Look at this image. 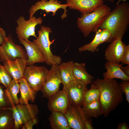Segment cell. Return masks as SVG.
<instances>
[{
    "mask_svg": "<svg viewBox=\"0 0 129 129\" xmlns=\"http://www.w3.org/2000/svg\"><path fill=\"white\" fill-rule=\"evenodd\" d=\"M48 119L52 129H70L64 113L59 112H51Z\"/></svg>",
    "mask_w": 129,
    "mask_h": 129,
    "instance_id": "22",
    "label": "cell"
},
{
    "mask_svg": "<svg viewBox=\"0 0 129 129\" xmlns=\"http://www.w3.org/2000/svg\"><path fill=\"white\" fill-rule=\"evenodd\" d=\"M123 64L116 63L107 61L105 67L106 71L103 75L104 79H118L122 81H129V76L125 74L122 70L121 67Z\"/></svg>",
    "mask_w": 129,
    "mask_h": 129,
    "instance_id": "17",
    "label": "cell"
},
{
    "mask_svg": "<svg viewBox=\"0 0 129 129\" xmlns=\"http://www.w3.org/2000/svg\"><path fill=\"white\" fill-rule=\"evenodd\" d=\"M99 95L98 89L92 83L90 88L85 91L83 105L99 100Z\"/></svg>",
    "mask_w": 129,
    "mask_h": 129,
    "instance_id": "27",
    "label": "cell"
},
{
    "mask_svg": "<svg viewBox=\"0 0 129 129\" xmlns=\"http://www.w3.org/2000/svg\"><path fill=\"white\" fill-rule=\"evenodd\" d=\"M11 106L5 96V89L0 85V111L3 108Z\"/></svg>",
    "mask_w": 129,
    "mask_h": 129,
    "instance_id": "30",
    "label": "cell"
},
{
    "mask_svg": "<svg viewBox=\"0 0 129 129\" xmlns=\"http://www.w3.org/2000/svg\"><path fill=\"white\" fill-rule=\"evenodd\" d=\"M129 25V4L126 2L117 5L107 16L100 28L109 29L112 32L109 42L118 38L122 39Z\"/></svg>",
    "mask_w": 129,
    "mask_h": 129,
    "instance_id": "2",
    "label": "cell"
},
{
    "mask_svg": "<svg viewBox=\"0 0 129 129\" xmlns=\"http://www.w3.org/2000/svg\"><path fill=\"white\" fill-rule=\"evenodd\" d=\"M18 81L20 84V92L19 103L28 104L29 101L34 102L37 92L33 90L23 77L18 80Z\"/></svg>",
    "mask_w": 129,
    "mask_h": 129,
    "instance_id": "18",
    "label": "cell"
},
{
    "mask_svg": "<svg viewBox=\"0 0 129 129\" xmlns=\"http://www.w3.org/2000/svg\"><path fill=\"white\" fill-rule=\"evenodd\" d=\"M122 64H129V45H126L121 61Z\"/></svg>",
    "mask_w": 129,
    "mask_h": 129,
    "instance_id": "34",
    "label": "cell"
},
{
    "mask_svg": "<svg viewBox=\"0 0 129 129\" xmlns=\"http://www.w3.org/2000/svg\"><path fill=\"white\" fill-rule=\"evenodd\" d=\"M5 31L3 29L0 27V44H2L6 38Z\"/></svg>",
    "mask_w": 129,
    "mask_h": 129,
    "instance_id": "35",
    "label": "cell"
},
{
    "mask_svg": "<svg viewBox=\"0 0 129 129\" xmlns=\"http://www.w3.org/2000/svg\"><path fill=\"white\" fill-rule=\"evenodd\" d=\"M18 58L27 59L28 57L24 49L15 44L11 35H9L0 46V61L4 62L8 60H14Z\"/></svg>",
    "mask_w": 129,
    "mask_h": 129,
    "instance_id": "7",
    "label": "cell"
},
{
    "mask_svg": "<svg viewBox=\"0 0 129 129\" xmlns=\"http://www.w3.org/2000/svg\"><path fill=\"white\" fill-rule=\"evenodd\" d=\"M61 2L58 0H41L36 2L32 5L29 10V18L32 17L35 13L38 10H41L45 11L47 13L51 12L52 16L55 15L56 12L59 9H62L64 10V12L61 16L62 19L67 16L66 9L68 5L67 4H61Z\"/></svg>",
    "mask_w": 129,
    "mask_h": 129,
    "instance_id": "11",
    "label": "cell"
},
{
    "mask_svg": "<svg viewBox=\"0 0 129 129\" xmlns=\"http://www.w3.org/2000/svg\"><path fill=\"white\" fill-rule=\"evenodd\" d=\"M102 30L101 28L98 29L95 32L96 34L93 40L89 43L80 47L78 49L79 52H81L87 51L94 53L100 44V38Z\"/></svg>",
    "mask_w": 129,
    "mask_h": 129,
    "instance_id": "26",
    "label": "cell"
},
{
    "mask_svg": "<svg viewBox=\"0 0 129 129\" xmlns=\"http://www.w3.org/2000/svg\"><path fill=\"white\" fill-rule=\"evenodd\" d=\"M42 22L41 17L37 18L33 16L27 21L23 16H19L16 21L17 26L16 30L17 37L22 38L25 40H28L30 36L37 38L35 31V27L37 25H41Z\"/></svg>",
    "mask_w": 129,
    "mask_h": 129,
    "instance_id": "10",
    "label": "cell"
},
{
    "mask_svg": "<svg viewBox=\"0 0 129 129\" xmlns=\"http://www.w3.org/2000/svg\"><path fill=\"white\" fill-rule=\"evenodd\" d=\"M15 122L11 111L5 108L0 111V129H14Z\"/></svg>",
    "mask_w": 129,
    "mask_h": 129,
    "instance_id": "24",
    "label": "cell"
},
{
    "mask_svg": "<svg viewBox=\"0 0 129 129\" xmlns=\"http://www.w3.org/2000/svg\"><path fill=\"white\" fill-rule=\"evenodd\" d=\"M38 36L33 42L37 45L43 54L45 62L49 65L53 64H59L62 62V59L59 56L54 55L52 52L50 46L54 43V39L51 41L49 38L50 33H52L50 28L42 26L40 29L38 31Z\"/></svg>",
    "mask_w": 129,
    "mask_h": 129,
    "instance_id": "4",
    "label": "cell"
},
{
    "mask_svg": "<svg viewBox=\"0 0 129 129\" xmlns=\"http://www.w3.org/2000/svg\"><path fill=\"white\" fill-rule=\"evenodd\" d=\"M127 0H118L117 3L116 4V5H118V4L120 3V2L122 1H123V2H126Z\"/></svg>",
    "mask_w": 129,
    "mask_h": 129,
    "instance_id": "38",
    "label": "cell"
},
{
    "mask_svg": "<svg viewBox=\"0 0 129 129\" xmlns=\"http://www.w3.org/2000/svg\"><path fill=\"white\" fill-rule=\"evenodd\" d=\"M47 107L51 112H59L64 113L70 104L67 94L63 89L59 90L48 98Z\"/></svg>",
    "mask_w": 129,
    "mask_h": 129,
    "instance_id": "12",
    "label": "cell"
},
{
    "mask_svg": "<svg viewBox=\"0 0 129 129\" xmlns=\"http://www.w3.org/2000/svg\"><path fill=\"white\" fill-rule=\"evenodd\" d=\"M20 43L24 47L28 58L27 65H33L34 64L45 62L44 56L36 44L33 42L29 40H25L22 38L17 37Z\"/></svg>",
    "mask_w": 129,
    "mask_h": 129,
    "instance_id": "14",
    "label": "cell"
},
{
    "mask_svg": "<svg viewBox=\"0 0 129 129\" xmlns=\"http://www.w3.org/2000/svg\"><path fill=\"white\" fill-rule=\"evenodd\" d=\"M70 128L84 129V125L76 107L71 104L64 113Z\"/></svg>",
    "mask_w": 129,
    "mask_h": 129,
    "instance_id": "19",
    "label": "cell"
},
{
    "mask_svg": "<svg viewBox=\"0 0 129 129\" xmlns=\"http://www.w3.org/2000/svg\"><path fill=\"white\" fill-rule=\"evenodd\" d=\"M75 107L77 109L83 123L84 129H93L94 128L92 125L91 120L90 118H88L85 114L82 111L81 107Z\"/></svg>",
    "mask_w": 129,
    "mask_h": 129,
    "instance_id": "29",
    "label": "cell"
},
{
    "mask_svg": "<svg viewBox=\"0 0 129 129\" xmlns=\"http://www.w3.org/2000/svg\"><path fill=\"white\" fill-rule=\"evenodd\" d=\"M120 85L122 90L126 96V100L129 103V81H122Z\"/></svg>",
    "mask_w": 129,
    "mask_h": 129,
    "instance_id": "32",
    "label": "cell"
},
{
    "mask_svg": "<svg viewBox=\"0 0 129 129\" xmlns=\"http://www.w3.org/2000/svg\"><path fill=\"white\" fill-rule=\"evenodd\" d=\"M122 39L116 38L106 48L104 56L107 61L118 64L121 62L126 45Z\"/></svg>",
    "mask_w": 129,
    "mask_h": 129,
    "instance_id": "13",
    "label": "cell"
},
{
    "mask_svg": "<svg viewBox=\"0 0 129 129\" xmlns=\"http://www.w3.org/2000/svg\"><path fill=\"white\" fill-rule=\"evenodd\" d=\"M112 35L111 31L108 28L102 29L100 38V44L105 42H108Z\"/></svg>",
    "mask_w": 129,
    "mask_h": 129,
    "instance_id": "31",
    "label": "cell"
},
{
    "mask_svg": "<svg viewBox=\"0 0 129 129\" xmlns=\"http://www.w3.org/2000/svg\"><path fill=\"white\" fill-rule=\"evenodd\" d=\"M118 129H129V127L127 124L125 122L119 123L117 126Z\"/></svg>",
    "mask_w": 129,
    "mask_h": 129,
    "instance_id": "36",
    "label": "cell"
},
{
    "mask_svg": "<svg viewBox=\"0 0 129 129\" xmlns=\"http://www.w3.org/2000/svg\"><path fill=\"white\" fill-rule=\"evenodd\" d=\"M92 83L99 91V101L102 114L107 117L123 101L124 93L120 83L115 79L98 78Z\"/></svg>",
    "mask_w": 129,
    "mask_h": 129,
    "instance_id": "1",
    "label": "cell"
},
{
    "mask_svg": "<svg viewBox=\"0 0 129 129\" xmlns=\"http://www.w3.org/2000/svg\"><path fill=\"white\" fill-rule=\"evenodd\" d=\"M58 65H52L49 70L41 91L43 97L48 99L59 90L62 82Z\"/></svg>",
    "mask_w": 129,
    "mask_h": 129,
    "instance_id": "8",
    "label": "cell"
},
{
    "mask_svg": "<svg viewBox=\"0 0 129 129\" xmlns=\"http://www.w3.org/2000/svg\"><path fill=\"white\" fill-rule=\"evenodd\" d=\"M73 60L61 63L58 65L62 83L63 86L69 84L71 81L76 80L73 75Z\"/></svg>",
    "mask_w": 129,
    "mask_h": 129,
    "instance_id": "21",
    "label": "cell"
},
{
    "mask_svg": "<svg viewBox=\"0 0 129 129\" xmlns=\"http://www.w3.org/2000/svg\"><path fill=\"white\" fill-rule=\"evenodd\" d=\"M11 110L15 122L14 129H18L30 119L37 117L39 113L38 107L32 104L19 103L11 107L4 108Z\"/></svg>",
    "mask_w": 129,
    "mask_h": 129,
    "instance_id": "5",
    "label": "cell"
},
{
    "mask_svg": "<svg viewBox=\"0 0 129 129\" xmlns=\"http://www.w3.org/2000/svg\"><path fill=\"white\" fill-rule=\"evenodd\" d=\"M20 89L18 81L12 79L8 87L5 89V96L11 106L19 103V99L17 94Z\"/></svg>",
    "mask_w": 129,
    "mask_h": 129,
    "instance_id": "23",
    "label": "cell"
},
{
    "mask_svg": "<svg viewBox=\"0 0 129 129\" xmlns=\"http://www.w3.org/2000/svg\"><path fill=\"white\" fill-rule=\"evenodd\" d=\"M82 107L84 113L90 118H97L102 115L99 100L83 105Z\"/></svg>",
    "mask_w": 129,
    "mask_h": 129,
    "instance_id": "25",
    "label": "cell"
},
{
    "mask_svg": "<svg viewBox=\"0 0 129 129\" xmlns=\"http://www.w3.org/2000/svg\"><path fill=\"white\" fill-rule=\"evenodd\" d=\"M70 9L77 10L81 14L91 13L103 4V0H66Z\"/></svg>",
    "mask_w": 129,
    "mask_h": 129,
    "instance_id": "16",
    "label": "cell"
},
{
    "mask_svg": "<svg viewBox=\"0 0 129 129\" xmlns=\"http://www.w3.org/2000/svg\"><path fill=\"white\" fill-rule=\"evenodd\" d=\"M85 66V64L83 63L74 62L73 72L76 80L87 85L93 82L94 78L87 71Z\"/></svg>",
    "mask_w": 129,
    "mask_h": 129,
    "instance_id": "20",
    "label": "cell"
},
{
    "mask_svg": "<svg viewBox=\"0 0 129 129\" xmlns=\"http://www.w3.org/2000/svg\"><path fill=\"white\" fill-rule=\"evenodd\" d=\"M87 85L79 80H75L63 86L70 104L75 107H82Z\"/></svg>",
    "mask_w": 129,
    "mask_h": 129,
    "instance_id": "9",
    "label": "cell"
},
{
    "mask_svg": "<svg viewBox=\"0 0 129 129\" xmlns=\"http://www.w3.org/2000/svg\"><path fill=\"white\" fill-rule=\"evenodd\" d=\"M111 10L109 6L103 4L91 13L81 14L77 23L84 36L86 37L91 32H95Z\"/></svg>",
    "mask_w": 129,
    "mask_h": 129,
    "instance_id": "3",
    "label": "cell"
},
{
    "mask_svg": "<svg viewBox=\"0 0 129 129\" xmlns=\"http://www.w3.org/2000/svg\"><path fill=\"white\" fill-rule=\"evenodd\" d=\"M12 79V77L4 66L0 64V85L3 84L7 88Z\"/></svg>",
    "mask_w": 129,
    "mask_h": 129,
    "instance_id": "28",
    "label": "cell"
},
{
    "mask_svg": "<svg viewBox=\"0 0 129 129\" xmlns=\"http://www.w3.org/2000/svg\"><path fill=\"white\" fill-rule=\"evenodd\" d=\"M105 0L106 1H107L110 2L112 3H113L114 1V0Z\"/></svg>",
    "mask_w": 129,
    "mask_h": 129,
    "instance_id": "39",
    "label": "cell"
},
{
    "mask_svg": "<svg viewBox=\"0 0 129 129\" xmlns=\"http://www.w3.org/2000/svg\"><path fill=\"white\" fill-rule=\"evenodd\" d=\"M121 69L123 72L126 75L129 76V64L125 66H122Z\"/></svg>",
    "mask_w": 129,
    "mask_h": 129,
    "instance_id": "37",
    "label": "cell"
},
{
    "mask_svg": "<svg viewBox=\"0 0 129 129\" xmlns=\"http://www.w3.org/2000/svg\"><path fill=\"white\" fill-rule=\"evenodd\" d=\"M38 120L37 117L33 118L28 121L21 127L22 129H32L33 126L37 124Z\"/></svg>",
    "mask_w": 129,
    "mask_h": 129,
    "instance_id": "33",
    "label": "cell"
},
{
    "mask_svg": "<svg viewBox=\"0 0 129 129\" xmlns=\"http://www.w3.org/2000/svg\"><path fill=\"white\" fill-rule=\"evenodd\" d=\"M27 60L23 58H18L14 60H8L3 62V66L12 79L18 81L23 77Z\"/></svg>",
    "mask_w": 129,
    "mask_h": 129,
    "instance_id": "15",
    "label": "cell"
},
{
    "mask_svg": "<svg viewBox=\"0 0 129 129\" xmlns=\"http://www.w3.org/2000/svg\"><path fill=\"white\" fill-rule=\"evenodd\" d=\"M49 70L43 66H27L23 77L33 90L37 92L41 90Z\"/></svg>",
    "mask_w": 129,
    "mask_h": 129,
    "instance_id": "6",
    "label": "cell"
}]
</instances>
